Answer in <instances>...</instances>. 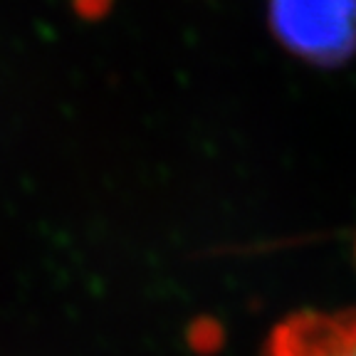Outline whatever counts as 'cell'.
<instances>
[{
	"label": "cell",
	"mask_w": 356,
	"mask_h": 356,
	"mask_svg": "<svg viewBox=\"0 0 356 356\" xmlns=\"http://www.w3.org/2000/svg\"><path fill=\"white\" fill-rule=\"evenodd\" d=\"M275 38L300 60L337 67L356 55V0H267Z\"/></svg>",
	"instance_id": "obj_1"
},
{
	"label": "cell",
	"mask_w": 356,
	"mask_h": 356,
	"mask_svg": "<svg viewBox=\"0 0 356 356\" xmlns=\"http://www.w3.org/2000/svg\"><path fill=\"white\" fill-rule=\"evenodd\" d=\"M262 356H356V309L292 314L275 327Z\"/></svg>",
	"instance_id": "obj_2"
}]
</instances>
